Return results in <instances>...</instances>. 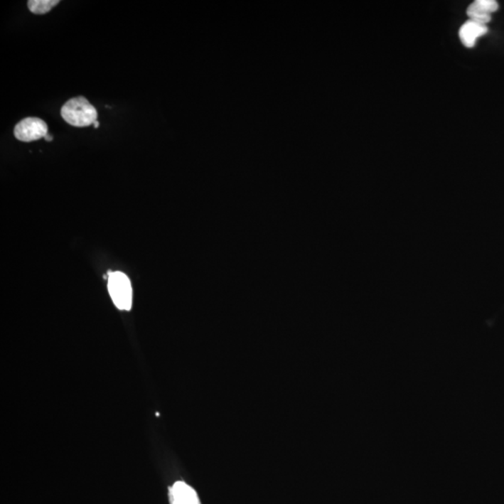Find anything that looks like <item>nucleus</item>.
Returning <instances> with one entry per match:
<instances>
[{
	"mask_svg": "<svg viewBox=\"0 0 504 504\" xmlns=\"http://www.w3.org/2000/svg\"><path fill=\"white\" fill-rule=\"evenodd\" d=\"M61 116L68 124L76 127H86L97 121L95 107L85 97L71 98L61 109Z\"/></svg>",
	"mask_w": 504,
	"mask_h": 504,
	"instance_id": "1",
	"label": "nucleus"
},
{
	"mask_svg": "<svg viewBox=\"0 0 504 504\" xmlns=\"http://www.w3.org/2000/svg\"><path fill=\"white\" fill-rule=\"evenodd\" d=\"M107 287L113 303L119 309L129 310L132 307V287L129 279L124 274H110Z\"/></svg>",
	"mask_w": 504,
	"mask_h": 504,
	"instance_id": "2",
	"label": "nucleus"
},
{
	"mask_svg": "<svg viewBox=\"0 0 504 504\" xmlns=\"http://www.w3.org/2000/svg\"><path fill=\"white\" fill-rule=\"evenodd\" d=\"M48 134L49 133L46 122L37 117L23 119L14 127V136L23 142H32L44 139Z\"/></svg>",
	"mask_w": 504,
	"mask_h": 504,
	"instance_id": "3",
	"label": "nucleus"
},
{
	"mask_svg": "<svg viewBox=\"0 0 504 504\" xmlns=\"http://www.w3.org/2000/svg\"><path fill=\"white\" fill-rule=\"evenodd\" d=\"M499 4L495 0H476L467 9L469 20L487 26L491 21V14L496 13Z\"/></svg>",
	"mask_w": 504,
	"mask_h": 504,
	"instance_id": "4",
	"label": "nucleus"
},
{
	"mask_svg": "<svg viewBox=\"0 0 504 504\" xmlns=\"http://www.w3.org/2000/svg\"><path fill=\"white\" fill-rule=\"evenodd\" d=\"M487 26L481 25L472 20H468L459 28V36L462 44L466 48H473L476 41L482 36L487 34Z\"/></svg>",
	"mask_w": 504,
	"mask_h": 504,
	"instance_id": "5",
	"label": "nucleus"
},
{
	"mask_svg": "<svg viewBox=\"0 0 504 504\" xmlns=\"http://www.w3.org/2000/svg\"><path fill=\"white\" fill-rule=\"evenodd\" d=\"M172 504H200L195 491L183 482H177L170 489Z\"/></svg>",
	"mask_w": 504,
	"mask_h": 504,
	"instance_id": "6",
	"label": "nucleus"
},
{
	"mask_svg": "<svg viewBox=\"0 0 504 504\" xmlns=\"http://www.w3.org/2000/svg\"><path fill=\"white\" fill-rule=\"evenodd\" d=\"M60 1L59 0H29L28 7L34 14H45L52 11Z\"/></svg>",
	"mask_w": 504,
	"mask_h": 504,
	"instance_id": "7",
	"label": "nucleus"
},
{
	"mask_svg": "<svg viewBox=\"0 0 504 504\" xmlns=\"http://www.w3.org/2000/svg\"><path fill=\"white\" fill-rule=\"evenodd\" d=\"M44 139H45L46 141L50 142L53 140V136L49 135V134H48V135L45 136V138H44Z\"/></svg>",
	"mask_w": 504,
	"mask_h": 504,
	"instance_id": "8",
	"label": "nucleus"
},
{
	"mask_svg": "<svg viewBox=\"0 0 504 504\" xmlns=\"http://www.w3.org/2000/svg\"><path fill=\"white\" fill-rule=\"evenodd\" d=\"M94 127H95V128H98V127H100V122H98L97 121L95 122V124H94Z\"/></svg>",
	"mask_w": 504,
	"mask_h": 504,
	"instance_id": "9",
	"label": "nucleus"
}]
</instances>
